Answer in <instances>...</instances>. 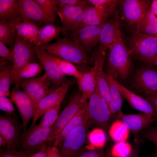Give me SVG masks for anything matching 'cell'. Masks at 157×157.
<instances>
[{"mask_svg":"<svg viewBox=\"0 0 157 157\" xmlns=\"http://www.w3.org/2000/svg\"><path fill=\"white\" fill-rule=\"evenodd\" d=\"M40 47L61 60L72 63L84 65L91 61L86 52L67 37L58 38L55 42Z\"/></svg>","mask_w":157,"mask_h":157,"instance_id":"cell-1","label":"cell"},{"mask_svg":"<svg viewBox=\"0 0 157 157\" xmlns=\"http://www.w3.org/2000/svg\"><path fill=\"white\" fill-rule=\"evenodd\" d=\"M108 72L117 78L125 80L129 76L131 70V53L125 45L121 35L109 48Z\"/></svg>","mask_w":157,"mask_h":157,"instance_id":"cell-2","label":"cell"},{"mask_svg":"<svg viewBox=\"0 0 157 157\" xmlns=\"http://www.w3.org/2000/svg\"><path fill=\"white\" fill-rule=\"evenodd\" d=\"M35 45L16 33L13 48V67L12 71L13 84L19 90V76L22 70L29 62L37 57L34 51Z\"/></svg>","mask_w":157,"mask_h":157,"instance_id":"cell-3","label":"cell"},{"mask_svg":"<svg viewBox=\"0 0 157 157\" xmlns=\"http://www.w3.org/2000/svg\"><path fill=\"white\" fill-rule=\"evenodd\" d=\"M89 3L86 0L78 5L57 6L56 12L60 19L61 32L65 37L80 28L85 9Z\"/></svg>","mask_w":157,"mask_h":157,"instance_id":"cell-4","label":"cell"},{"mask_svg":"<svg viewBox=\"0 0 157 157\" xmlns=\"http://www.w3.org/2000/svg\"><path fill=\"white\" fill-rule=\"evenodd\" d=\"M92 124L89 119L74 129L57 147L60 157H74L82 149L88 129Z\"/></svg>","mask_w":157,"mask_h":157,"instance_id":"cell-5","label":"cell"},{"mask_svg":"<svg viewBox=\"0 0 157 157\" xmlns=\"http://www.w3.org/2000/svg\"><path fill=\"white\" fill-rule=\"evenodd\" d=\"M131 53L149 63L157 56V37L135 33L131 39Z\"/></svg>","mask_w":157,"mask_h":157,"instance_id":"cell-6","label":"cell"},{"mask_svg":"<svg viewBox=\"0 0 157 157\" xmlns=\"http://www.w3.org/2000/svg\"><path fill=\"white\" fill-rule=\"evenodd\" d=\"M88 104L89 119L92 124L107 129L111 115L108 105L97 86Z\"/></svg>","mask_w":157,"mask_h":157,"instance_id":"cell-7","label":"cell"},{"mask_svg":"<svg viewBox=\"0 0 157 157\" xmlns=\"http://www.w3.org/2000/svg\"><path fill=\"white\" fill-rule=\"evenodd\" d=\"M87 103V100L83 99L80 92L74 96L66 107L58 115L48 139L49 145H51L69 122Z\"/></svg>","mask_w":157,"mask_h":157,"instance_id":"cell-8","label":"cell"},{"mask_svg":"<svg viewBox=\"0 0 157 157\" xmlns=\"http://www.w3.org/2000/svg\"><path fill=\"white\" fill-rule=\"evenodd\" d=\"M54 125L44 128L35 124H31L21 135L18 144L23 150L33 151L40 150L44 145L49 143L48 139Z\"/></svg>","mask_w":157,"mask_h":157,"instance_id":"cell-9","label":"cell"},{"mask_svg":"<svg viewBox=\"0 0 157 157\" xmlns=\"http://www.w3.org/2000/svg\"><path fill=\"white\" fill-rule=\"evenodd\" d=\"M149 2L145 0H119L118 6L122 19L129 26L136 28L149 6Z\"/></svg>","mask_w":157,"mask_h":157,"instance_id":"cell-10","label":"cell"},{"mask_svg":"<svg viewBox=\"0 0 157 157\" xmlns=\"http://www.w3.org/2000/svg\"><path fill=\"white\" fill-rule=\"evenodd\" d=\"M51 82L45 73L39 76L22 79L19 85L29 97L36 108L39 102L50 92L49 86Z\"/></svg>","mask_w":157,"mask_h":157,"instance_id":"cell-11","label":"cell"},{"mask_svg":"<svg viewBox=\"0 0 157 157\" xmlns=\"http://www.w3.org/2000/svg\"><path fill=\"white\" fill-rule=\"evenodd\" d=\"M71 79L67 80L60 86L50 91L38 103L32 124H35L38 119L48 110L61 103L71 85Z\"/></svg>","mask_w":157,"mask_h":157,"instance_id":"cell-12","label":"cell"},{"mask_svg":"<svg viewBox=\"0 0 157 157\" xmlns=\"http://www.w3.org/2000/svg\"><path fill=\"white\" fill-rule=\"evenodd\" d=\"M117 119L121 121L131 131L135 140L137 142L143 141L138 134L145 128H148L157 118L151 116L143 113L136 114H126L121 111L118 113Z\"/></svg>","mask_w":157,"mask_h":157,"instance_id":"cell-13","label":"cell"},{"mask_svg":"<svg viewBox=\"0 0 157 157\" xmlns=\"http://www.w3.org/2000/svg\"><path fill=\"white\" fill-rule=\"evenodd\" d=\"M105 55V52L99 49L94 53L91 60L94 62V65L90 70L93 72L98 90L108 106L110 97L106 73L103 70Z\"/></svg>","mask_w":157,"mask_h":157,"instance_id":"cell-14","label":"cell"},{"mask_svg":"<svg viewBox=\"0 0 157 157\" xmlns=\"http://www.w3.org/2000/svg\"><path fill=\"white\" fill-rule=\"evenodd\" d=\"M102 24L81 28L70 33V38L86 52L94 47L99 41Z\"/></svg>","mask_w":157,"mask_h":157,"instance_id":"cell-15","label":"cell"},{"mask_svg":"<svg viewBox=\"0 0 157 157\" xmlns=\"http://www.w3.org/2000/svg\"><path fill=\"white\" fill-rule=\"evenodd\" d=\"M10 99L18 108L22 117L23 131L26 130L29 122L33 118L36 108L28 95L24 91L15 87L9 95Z\"/></svg>","mask_w":157,"mask_h":157,"instance_id":"cell-16","label":"cell"},{"mask_svg":"<svg viewBox=\"0 0 157 157\" xmlns=\"http://www.w3.org/2000/svg\"><path fill=\"white\" fill-rule=\"evenodd\" d=\"M134 86L138 91L145 95L157 92V69L151 67H143L136 72Z\"/></svg>","mask_w":157,"mask_h":157,"instance_id":"cell-17","label":"cell"},{"mask_svg":"<svg viewBox=\"0 0 157 157\" xmlns=\"http://www.w3.org/2000/svg\"><path fill=\"white\" fill-rule=\"evenodd\" d=\"M117 6H96L89 3L85 9L80 28L88 25L103 24L110 17L117 13L116 9Z\"/></svg>","mask_w":157,"mask_h":157,"instance_id":"cell-18","label":"cell"},{"mask_svg":"<svg viewBox=\"0 0 157 157\" xmlns=\"http://www.w3.org/2000/svg\"><path fill=\"white\" fill-rule=\"evenodd\" d=\"M34 51L40 63L51 82L58 87L67 80L65 75L50 56L49 52L36 46Z\"/></svg>","mask_w":157,"mask_h":157,"instance_id":"cell-19","label":"cell"},{"mask_svg":"<svg viewBox=\"0 0 157 157\" xmlns=\"http://www.w3.org/2000/svg\"><path fill=\"white\" fill-rule=\"evenodd\" d=\"M121 35L117 13L103 24L100 32L99 49L105 52Z\"/></svg>","mask_w":157,"mask_h":157,"instance_id":"cell-20","label":"cell"},{"mask_svg":"<svg viewBox=\"0 0 157 157\" xmlns=\"http://www.w3.org/2000/svg\"><path fill=\"white\" fill-rule=\"evenodd\" d=\"M20 16L22 22L37 24H47L43 10L36 0H18Z\"/></svg>","mask_w":157,"mask_h":157,"instance_id":"cell-21","label":"cell"},{"mask_svg":"<svg viewBox=\"0 0 157 157\" xmlns=\"http://www.w3.org/2000/svg\"><path fill=\"white\" fill-rule=\"evenodd\" d=\"M20 127L17 121L8 115H0V136L6 142L8 149L14 150L18 144Z\"/></svg>","mask_w":157,"mask_h":157,"instance_id":"cell-22","label":"cell"},{"mask_svg":"<svg viewBox=\"0 0 157 157\" xmlns=\"http://www.w3.org/2000/svg\"><path fill=\"white\" fill-rule=\"evenodd\" d=\"M122 94L133 108L151 116L157 118V114L151 103L145 98L131 91L117 81Z\"/></svg>","mask_w":157,"mask_h":157,"instance_id":"cell-23","label":"cell"},{"mask_svg":"<svg viewBox=\"0 0 157 157\" xmlns=\"http://www.w3.org/2000/svg\"><path fill=\"white\" fill-rule=\"evenodd\" d=\"M88 103L69 122L53 142V146L57 147L76 128L89 119Z\"/></svg>","mask_w":157,"mask_h":157,"instance_id":"cell-24","label":"cell"},{"mask_svg":"<svg viewBox=\"0 0 157 157\" xmlns=\"http://www.w3.org/2000/svg\"><path fill=\"white\" fill-rule=\"evenodd\" d=\"M106 75L110 97L108 107L111 115L120 111L124 98L117 85V78L108 71Z\"/></svg>","mask_w":157,"mask_h":157,"instance_id":"cell-25","label":"cell"},{"mask_svg":"<svg viewBox=\"0 0 157 157\" xmlns=\"http://www.w3.org/2000/svg\"><path fill=\"white\" fill-rule=\"evenodd\" d=\"M22 22L20 17L8 21L0 20V41L13 48L17 26Z\"/></svg>","mask_w":157,"mask_h":157,"instance_id":"cell-26","label":"cell"},{"mask_svg":"<svg viewBox=\"0 0 157 157\" xmlns=\"http://www.w3.org/2000/svg\"><path fill=\"white\" fill-rule=\"evenodd\" d=\"M38 25L31 22H22L17 26L16 33L19 36L35 44L40 47L39 38Z\"/></svg>","mask_w":157,"mask_h":157,"instance_id":"cell-27","label":"cell"},{"mask_svg":"<svg viewBox=\"0 0 157 157\" xmlns=\"http://www.w3.org/2000/svg\"><path fill=\"white\" fill-rule=\"evenodd\" d=\"M136 28V33L155 36L157 32V17L151 11L150 6Z\"/></svg>","mask_w":157,"mask_h":157,"instance_id":"cell-28","label":"cell"},{"mask_svg":"<svg viewBox=\"0 0 157 157\" xmlns=\"http://www.w3.org/2000/svg\"><path fill=\"white\" fill-rule=\"evenodd\" d=\"M77 80L82 98L87 100L90 97L96 87L93 72L90 69L88 72L82 73Z\"/></svg>","mask_w":157,"mask_h":157,"instance_id":"cell-29","label":"cell"},{"mask_svg":"<svg viewBox=\"0 0 157 157\" xmlns=\"http://www.w3.org/2000/svg\"><path fill=\"white\" fill-rule=\"evenodd\" d=\"M20 17L18 0H0V19L8 21Z\"/></svg>","mask_w":157,"mask_h":157,"instance_id":"cell-30","label":"cell"},{"mask_svg":"<svg viewBox=\"0 0 157 157\" xmlns=\"http://www.w3.org/2000/svg\"><path fill=\"white\" fill-rule=\"evenodd\" d=\"M13 63L6 65L0 67V97L8 96L10 89L13 84L12 74Z\"/></svg>","mask_w":157,"mask_h":157,"instance_id":"cell-31","label":"cell"},{"mask_svg":"<svg viewBox=\"0 0 157 157\" xmlns=\"http://www.w3.org/2000/svg\"><path fill=\"white\" fill-rule=\"evenodd\" d=\"M61 31V26L52 23L47 24L39 28L38 35L41 47L48 44L50 41L57 38Z\"/></svg>","mask_w":157,"mask_h":157,"instance_id":"cell-32","label":"cell"},{"mask_svg":"<svg viewBox=\"0 0 157 157\" xmlns=\"http://www.w3.org/2000/svg\"><path fill=\"white\" fill-rule=\"evenodd\" d=\"M129 131L121 121L117 119L111 125L109 133L111 138L115 141H125L128 138Z\"/></svg>","mask_w":157,"mask_h":157,"instance_id":"cell-33","label":"cell"},{"mask_svg":"<svg viewBox=\"0 0 157 157\" xmlns=\"http://www.w3.org/2000/svg\"><path fill=\"white\" fill-rule=\"evenodd\" d=\"M41 8L45 16L47 24L53 23L57 19V6L56 0H36Z\"/></svg>","mask_w":157,"mask_h":157,"instance_id":"cell-34","label":"cell"},{"mask_svg":"<svg viewBox=\"0 0 157 157\" xmlns=\"http://www.w3.org/2000/svg\"><path fill=\"white\" fill-rule=\"evenodd\" d=\"M50 56L56 62L59 69L65 76H73L76 79L81 75L80 72L72 63L60 59L49 53Z\"/></svg>","mask_w":157,"mask_h":157,"instance_id":"cell-35","label":"cell"},{"mask_svg":"<svg viewBox=\"0 0 157 157\" xmlns=\"http://www.w3.org/2000/svg\"><path fill=\"white\" fill-rule=\"evenodd\" d=\"M61 103H59L47 111L42 116L39 125L47 128L54 124L58 117Z\"/></svg>","mask_w":157,"mask_h":157,"instance_id":"cell-36","label":"cell"},{"mask_svg":"<svg viewBox=\"0 0 157 157\" xmlns=\"http://www.w3.org/2000/svg\"><path fill=\"white\" fill-rule=\"evenodd\" d=\"M42 66L37 62L29 63L21 71L19 76L20 80L36 77L42 71Z\"/></svg>","mask_w":157,"mask_h":157,"instance_id":"cell-37","label":"cell"},{"mask_svg":"<svg viewBox=\"0 0 157 157\" xmlns=\"http://www.w3.org/2000/svg\"><path fill=\"white\" fill-rule=\"evenodd\" d=\"M132 148L131 144L125 141L117 142L114 145L112 151L113 157H125L132 153Z\"/></svg>","mask_w":157,"mask_h":157,"instance_id":"cell-38","label":"cell"},{"mask_svg":"<svg viewBox=\"0 0 157 157\" xmlns=\"http://www.w3.org/2000/svg\"><path fill=\"white\" fill-rule=\"evenodd\" d=\"M90 143L94 147L101 148L104 146L106 141V137L103 130L96 129L92 131L89 135Z\"/></svg>","mask_w":157,"mask_h":157,"instance_id":"cell-39","label":"cell"},{"mask_svg":"<svg viewBox=\"0 0 157 157\" xmlns=\"http://www.w3.org/2000/svg\"><path fill=\"white\" fill-rule=\"evenodd\" d=\"M0 41V67L6 64V61L13 62V48H8Z\"/></svg>","mask_w":157,"mask_h":157,"instance_id":"cell-40","label":"cell"},{"mask_svg":"<svg viewBox=\"0 0 157 157\" xmlns=\"http://www.w3.org/2000/svg\"><path fill=\"white\" fill-rule=\"evenodd\" d=\"M140 132L139 134L140 138L154 143L156 149L155 155H157V128L148 127Z\"/></svg>","mask_w":157,"mask_h":157,"instance_id":"cell-41","label":"cell"},{"mask_svg":"<svg viewBox=\"0 0 157 157\" xmlns=\"http://www.w3.org/2000/svg\"><path fill=\"white\" fill-rule=\"evenodd\" d=\"M13 102L10 98L6 96L0 97V109L1 110L6 112L8 115H11L15 111L13 104Z\"/></svg>","mask_w":157,"mask_h":157,"instance_id":"cell-42","label":"cell"},{"mask_svg":"<svg viewBox=\"0 0 157 157\" xmlns=\"http://www.w3.org/2000/svg\"><path fill=\"white\" fill-rule=\"evenodd\" d=\"M74 157H107L103 149H82Z\"/></svg>","mask_w":157,"mask_h":157,"instance_id":"cell-43","label":"cell"},{"mask_svg":"<svg viewBox=\"0 0 157 157\" xmlns=\"http://www.w3.org/2000/svg\"><path fill=\"white\" fill-rule=\"evenodd\" d=\"M33 152V151L26 150H22L19 151L8 149L5 151L1 150L0 157H27Z\"/></svg>","mask_w":157,"mask_h":157,"instance_id":"cell-44","label":"cell"},{"mask_svg":"<svg viewBox=\"0 0 157 157\" xmlns=\"http://www.w3.org/2000/svg\"><path fill=\"white\" fill-rule=\"evenodd\" d=\"M90 4L96 6H108L118 5V0H86Z\"/></svg>","mask_w":157,"mask_h":157,"instance_id":"cell-45","label":"cell"},{"mask_svg":"<svg viewBox=\"0 0 157 157\" xmlns=\"http://www.w3.org/2000/svg\"><path fill=\"white\" fill-rule=\"evenodd\" d=\"M57 6L66 5L73 6L83 3L85 0H56Z\"/></svg>","mask_w":157,"mask_h":157,"instance_id":"cell-46","label":"cell"},{"mask_svg":"<svg viewBox=\"0 0 157 157\" xmlns=\"http://www.w3.org/2000/svg\"><path fill=\"white\" fill-rule=\"evenodd\" d=\"M49 145H44L37 152L32 153L27 157H47Z\"/></svg>","mask_w":157,"mask_h":157,"instance_id":"cell-47","label":"cell"},{"mask_svg":"<svg viewBox=\"0 0 157 157\" xmlns=\"http://www.w3.org/2000/svg\"><path fill=\"white\" fill-rule=\"evenodd\" d=\"M146 99L151 104L157 114V92L149 95H145Z\"/></svg>","mask_w":157,"mask_h":157,"instance_id":"cell-48","label":"cell"},{"mask_svg":"<svg viewBox=\"0 0 157 157\" xmlns=\"http://www.w3.org/2000/svg\"><path fill=\"white\" fill-rule=\"evenodd\" d=\"M47 157H60L59 151L57 147L49 145Z\"/></svg>","mask_w":157,"mask_h":157,"instance_id":"cell-49","label":"cell"},{"mask_svg":"<svg viewBox=\"0 0 157 157\" xmlns=\"http://www.w3.org/2000/svg\"><path fill=\"white\" fill-rule=\"evenodd\" d=\"M151 11L157 17V0H153L150 5Z\"/></svg>","mask_w":157,"mask_h":157,"instance_id":"cell-50","label":"cell"},{"mask_svg":"<svg viewBox=\"0 0 157 157\" xmlns=\"http://www.w3.org/2000/svg\"><path fill=\"white\" fill-rule=\"evenodd\" d=\"M7 146L6 141L4 139L0 136V147H6Z\"/></svg>","mask_w":157,"mask_h":157,"instance_id":"cell-51","label":"cell"},{"mask_svg":"<svg viewBox=\"0 0 157 157\" xmlns=\"http://www.w3.org/2000/svg\"><path fill=\"white\" fill-rule=\"evenodd\" d=\"M148 63L151 65H156L157 66V56L150 61Z\"/></svg>","mask_w":157,"mask_h":157,"instance_id":"cell-52","label":"cell"},{"mask_svg":"<svg viewBox=\"0 0 157 157\" xmlns=\"http://www.w3.org/2000/svg\"><path fill=\"white\" fill-rule=\"evenodd\" d=\"M135 153L132 154V152L131 154L128 156L125 157H137V156L136 154H135Z\"/></svg>","mask_w":157,"mask_h":157,"instance_id":"cell-53","label":"cell"},{"mask_svg":"<svg viewBox=\"0 0 157 157\" xmlns=\"http://www.w3.org/2000/svg\"><path fill=\"white\" fill-rule=\"evenodd\" d=\"M154 36L157 37V32L156 33V34H155V35Z\"/></svg>","mask_w":157,"mask_h":157,"instance_id":"cell-54","label":"cell"},{"mask_svg":"<svg viewBox=\"0 0 157 157\" xmlns=\"http://www.w3.org/2000/svg\"><path fill=\"white\" fill-rule=\"evenodd\" d=\"M154 157H157V155H154Z\"/></svg>","mask_w":157,"mask_h":157,"instance_id":"cell-55","label":"cell"}]
</instances>
